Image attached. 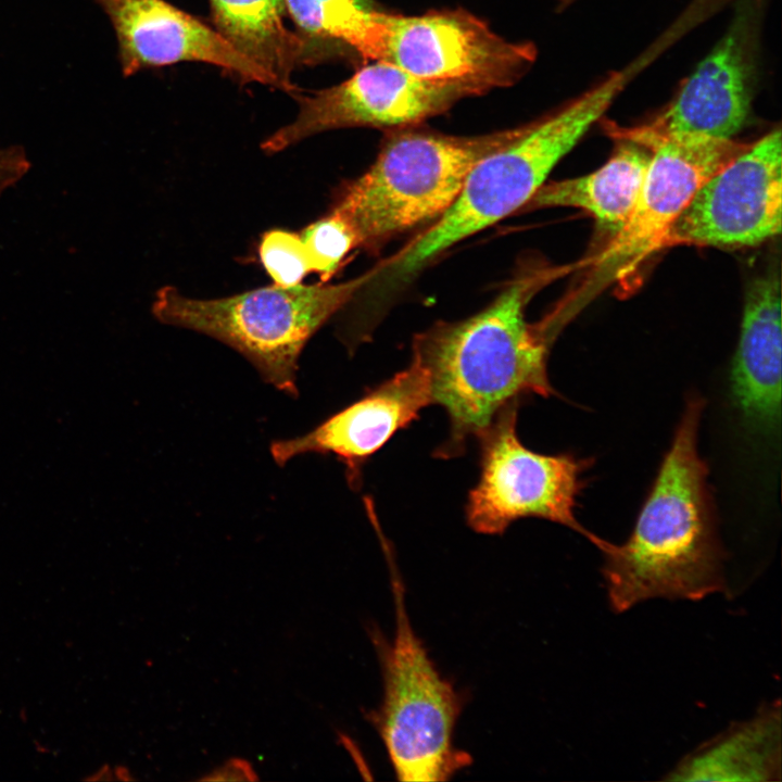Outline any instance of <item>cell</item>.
<instances>
[{"label": "cell", "mask_w": 782, "mask_h": 782, "mask_svg": "<svg viewBox=\"0 0 782 782\" xmlns=\"http://www.w3.org/2000/svg\"><path fill=\"white\" fill-rule=\"evenodd\" d=\"M634 142L651 151V160L630 217L594 260V288L634 276L644 261L660 250L668 228L697 189L747 146L686 133Z\"/></svg>", "instance_id": "9"}, {"label": "cell", "mask_w": 782, "mask_h": 782, "mask_svg": "<svg viewBox=\"0 0 782 782\" xmlns=\"http://www.w3.org/2000/svg\"><path fill=\"white\" fill-rule=\"evenodd\" d=\"M369 272L335 285H273L219 299H192L175 287L157 290L153 315L163 324L204 333L244 356L265 382L298 395L300 355L308 340L368 281Z\"/></svg>", "instance_id": "5"}, {"label": "cell", "mask_w": 782, "mask_h": 782, "mask_svg": "<svg viewBox=\"0 0 782 782\" xmlns=\"http://www.w3.org/2000/svg\"><path fill=\"white\" fill-rule=\"evenodd\" d=\"M295 24L308 36L344 43L358 53L374 12L373 0H283Z\"/></svg>", "instance_id": "19"}, {"label": "cell", "mask_w": 782, "mask_h": 782, "mask_svg": "<svg viewBox=\"0 0 782 782\" xmlns=\"http://www.w3.org/2000/svg\"><path fill=\"white\" fill-rule=\"evenodd\" d=\"M300 235L310 264L326 282L338 270L349 252L358 248L351 227L336 213H329L310 224Z\"/></svg>", "instance_id": "20"}, {"label": "cell", "mask_w": 782, "mask_h": 782, "mask_svg": "<svg viewBox=\"0 0 782 782\" xmlns=\"http://www.w3.org/2000/svg\"><path fill=\"white\" fill-rule=\"evenodd\" d=\"M216 30L243 56L294 91L290 78L308 60V41L285 24L283 0H210Z\"/></svg>", "instance_id": "18"}, {"label": "cell", "mask_w": 782, "mask_h": 782, "mask_svg": "<svg viewBox=\"0 0 782 782\" xmlns=\"http://www.w3.org/2000/svg\"><path fill=\"white\" fill-rule=\"evenodd\" d=\"M780 773L781 712L771 704L689 754L666 780L773 781Z\"/></svg>", "instance_id": "17"}, {"label": "cell", "mask_w": 782, "mask_h": 782, "mask_svg": "<svg viewBox=\"0 0 782 782\" xmlns=\"http://www.w3.org/2000/svg\"><path fill=\"white\" fill-rule=\"evenodd\" d=\"M755 31L756 9L747 5L659 115L633 128L607 124L608 134L632 141L674 133L732 139L749 114Z\"/></svg>", "instance_id": "12"}, {"label": "cell", "mask_w": 782, "mask_h": 782, "mask_svg": "<svg viewBox=\"0 0 782 782\" xmlns=\"http://www.w3.org/2000/svg\"><path fill=\"white\" fill-rule=\"evenodd\" d=\"M1 159H2V156H1V153H0V160H1Z\"/></svg>", "instance_id": "24"}, {"label": "cell", "mask_w": 782, "mask_h": 782, "mask_svg": "<svg viewBox=\"0 0 782 782\" xmlns=\"http://www.w3.org/2000/svg\"><path fill=\"white\" fill-rule=\"evenodd\" d=\"M432 403L429 373L412 357L404 370L310 432L273 442L270 454L279 466L303 454H333L345 467L350 488L358 490L365 463Z\"/></svg>", "instance_id": "13"}, {"label": "cell", "mask_w": 782, "mask_h": 782, "mask_svg": "<svg viewBox=\"0 0 782 782\" xmlns=\"http://www.w3.org/2000/svg\"><path fill=\"white\" fill-rule=\"evenodd\" d=\"M252 766L239 758L229 759L223 766L211 771L201 781H255L257 780Z\"/></svg>", "instance_id": "22"}, {"label": "cell", "mask_w": 782, "mask_h": 782, "mask_svg": "<svg viewBox=\"0 0 782 782\" xmlns=\"http://www.w3.org/2000/svg\"><path fill=\"white\" fill-rule=\"evenodd\" d=\"M295 96L300 106L295 119L261 144L268 154L338 128L390 130L419 125L476 94L462 84L422 79L394 64L375 61L337 86Z\"/></svg>", "instance_id": "11"}, {"label": "cell", "mask_w": 782, "mask_h": 782, "mask_svg": "<svg viewBox=\"0 0 782 782\" xmlns=\"http://www.w3.org/2000/svg\"><path fill=\"white\" fill-rule=\"evenodd\" d=\"M524 126L471 137L419 125L390 129L374 163L341 189L331 211L351 227L358 247L379 249L437 220L454 203L475 164L516 138Z\"/></svg>", "instance_id": "4"}, {"label": "cell", "mask_w": 782, "mask_h": 782, "mask_svg": "<svg viewBox=\"0 0 782 782\" xmlns=\"http://www.w3.org/2000/svg\"><path fill=\"white\" fill-rule=\"evenodd\" d=\"M558 269L529 270L514 279L480 312L439 321L416 335L413 357L428 370L432 401L450 420L437 455L451 458L480 438L495 416L522 396L555 394L547 375V325L526 319L532 295Z\"/></svg>", "instance_id": "1"}, {"label": "cell", "mask_w": 782, "mask_h": 782, "mask_svg": "<svg viewBox=\"0 0 782 782\" xmlns=\"http://www.w3.org/2000/svg\"><path fill=\"white\" fill-rule=\"evenodd\" d=\"M704 400L692 396L634 529L622 544L603 540L602 572L617 613L664 597L698 601L722 592V553L697 438Z\"/></svg>", "instance_id": "2"}, {"label": "cell", "mask_w": 782, "mask_h": 782, "mask_svg": "<svg viewBox=\"0 0 782 782\" xmlns=\"http://www.w3.org/2000/svg\"><path fill=\"white\" fill-rule=\"evenodd\" d=\"M395 634L379 644L383 695L370 720L387 749L398 780L440 782L469 766L470 756L453 743L462 699L430 659L405 610L403 586L391 552Z\"/></svg>", "instance_id": "6"}, {"label": "cell", "mask_w": 782, "mask_h": 782, "mask_svg": "<svg viewBox=\"0 0 782 782\" xmlns=\"http://www.w3.org/2000/svg\"><path fill=\"white\" fill-rule=\"evenodd\" d=\"M360 55L383 61L427 80L462 84L476 96L514 85L537 50L512 42L463 10L404 16L376 10Z\"/></svg>", "instance_id": "7"}, {"label": "cell", "mask_w": 782, "mask_h": 782, "mask_svg": "<svg viewBox=\"0 0 782 782\" xmlns=\"http://www.w3.org/2000/svg\"><path fill=\"white\" fill-rule=\"evenodd\" d=\"M517 408L518 402L503 408L479 438L480 476L468 494L467 524L478 533L501 534L520 518L538 517L566 526L597 546L602 539L575 515L586 462L526 447L516 430Z\"/></svg>", "instance_id": "8"}, {"label": "cell", "mask_w": 782, "mask_h": 782, "mask_svg": "<svg viewBox=\"0 0 782 782\" xmlns=\"http://www.w3.org/2000/svg\"><path fill=\"white\" fill-rule=\"evenodd\" d=\"M625 81L623 74H613L557 112L525 125L516 138L483 156L449 210L374 268L370 280L394 289L457 242L524 209L557 163L603 116Z\"/></svg>", "instance_id": "3"}, {"label": "cell", "mask_w": 782, "mask_h": 782, "mask_svg": "<svg viewBox=\"0 0 782 782\" xmlns=\"http://www.w3.org/2000/svg\"><path fill=\"white\" fill-rule=\"evenodd\" d=\"M261 263L274 283L289 287L299 285L308 273L310 264L299 234L274 229L261 239Z\"/></svg>", "instance_id": "21"}, {"label": "cell", "mask_w": 782, "mask_h": 782, "mask_svg": "<svg viewBox=\"0 0 782 782\" xmlns=\"http://www.w3.org/2000/svg\"><path fill=\"white\" fill-rule=\"evenodd\" d=\"M115 29L125 76L153 66L195 61L218 66L243 81L277 87L216 29L164 0H94Z\"/></svg>", "instance_id": "14"}, {"label": "cell", "mask_w": 782, "mask_h": 782, "mask_svg": "<svg viewBox=\"0 0 782 782\" xmlns=\"http://www.w3.org/2000/svg\"><path fill=\"white\" fill-rule=\"evenodd\" d=\"M112 779H113L112 771L108 765L103 766L97 772V774H93V777L87 778V780H92V781H94V780L102 781V780H112Z\"/></svg>", "instance_id": "23"}, {"label": "cell", "mask_w": 782, "mask_h": 782, "mask_svg": "<svg viewBox=\"0 0 782 782\" xmlns=\"http://www.w3.org/2000/svg\"><path fill=\"white\" fill-rule=\"evenodd\" d=\"M781 285L774 272L752 281L731 370L735 401L756 426L773 428L781 416Z\"/></svg>", "instance_id": "15"}, {"label": "cell", "mask_w": 782, "mask_h": 782, "mask_svg": "<svg viewBox=\"0 0 782 782\" xmlns=\"http://www.w3.org/2000/svg\"><path fill=\"white\" fill-rule=\"evenodd\" d=\"M618 144L609 160L596 171L544 184L524 209L578 207L589 212L608 241L630 217L651 160V151L628 139Z\"/></svg>", "instance_id": "16"}, {"label": "cell", "mask_w": 782, "mask_h": 782, "mask_svg": "<svg viewBox=\"0 0 782 782\" xmlns=\"http://www.w3.org/2000/svg\"><path fill=\"white\" fill-rule=\"evenodd\" d=\"M782 139L780 128L749 143L711 175L665 234L673 244L755 247L781 231Z\"/></svg>", "instance_id": "10"}]
</instances>
